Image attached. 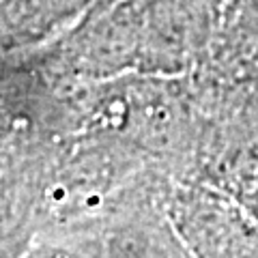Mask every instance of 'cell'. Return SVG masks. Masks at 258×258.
Returning <instances> with one entry per match:
<instances>
[{"instance_id":"obj_1","label":"cell","mask_w":258,"mask_h":258,"mask_svg":"<svg viewBox=\"0 0 258 258\" xmlns=\"http://www.w3.org/2000/svg\"><path fill=\"white\" fill-rule=\"evenodd\" d=\"M249 200H252V205L258 209V176L252 183V189H249Z\"/></svg>"}]
</instances>
